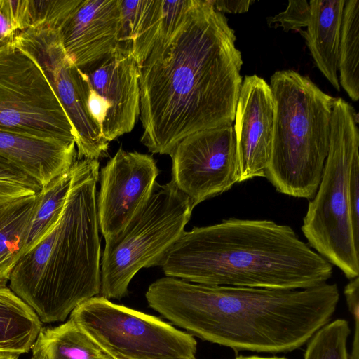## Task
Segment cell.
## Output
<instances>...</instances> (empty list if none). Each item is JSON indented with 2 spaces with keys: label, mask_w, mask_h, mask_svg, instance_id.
<instances>
[{
  "label": "cell",
  "mask_w": 359,
  "mask_h": 359,
  "mask_svg": "<svg viewBox=\"0 0 359 359\" xmlns=\"http://www.w3.org/2000/svg\"><path fill=\"white\" fill-rule=\"evenodd\" d=\"M235 32L210 0H195L186 20L140 69L142 143L170 155L194 133L232 125L243 78Z\"/></svg>",
  "instance_id": "obj_1"
},
{
  "label": "cell",
  "mask_w": 359,
  "mask_h": 359,
  "mask_svg": "<svg viewBox=\"0 0 359 359\" xmlns=\"http://www.w3.org/2000/svg\"><path fill=\"white\" fill-rule=\"evenodd\" d=\"M149 306L203 341L235 351L288 353L299 348L336 311L339 291L327 282L304 289L190 283L163 277L152 283Z\"/></svg>",
  "instance_id": "obj_2"
},
{
  "label": "cell",
  "mask_w": 359,
  "mask_h": 359,
  "mask_svg": "<svg viewBox=\"0 0 359 359\" xmlns=\"http://www.w3.org/2000/svg\"><path fill=\"white\" fill-rule=\"evenodd\" d=\"M160 266L194 283L288 290L327 282L333 271L290 226L238 218L184 231Z\"/></svg>",
  "instance_id": "obj_3"
},
{
  "label": "cell",
  "mask_w": 359,
  "mask_h": 359,
  "mask_svg": "<svg viewBox=\"0 0 359 359\" xmlns=\"http://www.w3.org/2000/svg\"><path fill=\"white\" fill-rule=\"evenodd\" d=\"M98 160L76 159L62 210L13 267L8 287L46 323L64 321L100 293Z\"/></svg>",
  "instance_id": "obj_4"
},
{
  "label": "cell",
  "mask_w": 359,
  "mask_h": 359,
  "mask_svg": "<svg viewBox=\"0 0 359 359\" xmlns=\"http://www.w3.org/2000/svg\"><path fill=\"white\" fill-rule=\"evenodd\" d=\"M269 85L275 116L265 177L280 193L311 200L329 151L335 97L291 69L276 72Z\"/></svg>",
  "instance_id": "obj_5"
},
{
  "label": "cell",
  "mask_w": 359,
  "mask_h": 359,
  "mask_svg": "<svg viewBox=\"0 0 359 359\" xmlns=\"http://www.w3.org/2000/svg\"><path fill=\"white\" fill-rule=\"evenodd\" d=\"M358 124L353 107L335 98L328 154L301 228L309 245L349 280L359 276V245L353 236L348 200L349 175L359 156Z\"/></svg>",
  "instance_id": "obj_6"
},
{
  "label": "cell",
  "mask_w": 359,
  "mask_h": 359,
  "mask_svg": "<svg viewBox=\"0 0 359 359\" xmlns=\"http://www.w3.org/2000/svg\"><path fill=\"white\" fill-rule=\"evenodd\" d=\"M194 208L172 181L154 189L144 208L122 231L105 240L100 263L101 296L122 299L141 269L161 266L185 231Z\"/></svg>",
  "instance_id": "obj_7"
},
{
  "label": "cell",
  "mask_w": 359,
  "mask_h": 359,
  "mask_svg": "<svg viewBox=\"0 0 359 359\" xmlns=\"http://www.w3.org/2000/svg\"><path fill=\"white\" fill-rule=\"evenodd\" d=\"M70 319L114 359H196L191 334L102 296L79 305Z\"/></svg>",
  "instance_id": "obj_8"
},
{
  "label": "cell",
  "mask_w": 359,
  "mask_h": 359,
  "mask_svg": "<svg viewBox=\"0 0 359 359\" xmlns=\"http://www.w3.org/2000/svg\"><path fill=\"white\" fill-rule=\"evenodd\" d=\"M0 130L75 142L69 117L42 70L13 43L0 48Z\"/></svg>",
  "instance_id": "obj_9"
},
{
  "label": "cell",
  "mask_w": 359,
  "mask_h": 359,
  "mask_svg": "<svg viewBox=\"0 0 359 359\" xmlns=\"http://www.w3.org/2000/svg\"><path fill=\"white\" fill-rule=\"evenodd\" d=\"M36 20L16 35L13 43L39 66L64 108L74 129L77 159L98 160L107 153L109 142L89 114L84 72L66 53L57 29Z\"/></svg>",
  "instance_id": "obj_10"
},
{
  "label": "cell",
  "mask_w": 359,
  "mask_h": 359,
  "mask_svg": "<svg viewBox=\"0 0 359 359\" xmlns=\"http://www.w3.org/2000/svg\"><path fill=\"white\" fill-rule=\"evenodd\" d=\"M36 17L57 29L62 46L81 70L118 50L120 0L36 1Z\"/></svg>",
  "instance_id": "obj_11"
},
{
  "label": "cell",
  "mask_w": 359,
  "mask_h": 359,
  "mask_svg": "<svg viewBox=\"0 0 359 359\" xmlns=\"http://www.w3.org/2000/svg\"><path fill=\"white\" fill-rule=\"evenodd\" d=\"M172 180L193 203L220 195L239 183V162L232 125L201 130L174 148Z\"/></svg>",
  "instance_id": "obj_12"
},
{
  "label": "cell",
  "mask_w": 359,
  "mask_h": 359,
  "mask_svg": "<svg viewBox=\"0 0 359 359\" xmlns=\"http://www.w3.org/2000/svg\"><path fill=\"white\" fill-rule=\"evenodd\" d=\"M158 169L153 157L120 147L99 172L97 194L99 227L104 239L123 228L147 204Z\"/></svg>",
  "instance_id": "obj_13"
},
{
  "label": "cell",
  "mask_w": 359,
  "mask_h": 359,
  "mask_svg": "<svg viewBox=\"0 0 359 359\" xmlns=\"http://www.w3.org/2000/svg\"><path fill=\"white\" fill-rule=\"evenodd\" d=\"M90 115L108 142L134 128L140 115V67L134 59L117 50L83 71Z\"/></svg>",
  "instance_id": "obj_14"
},
{
  "label": "cell",
  "mask_w": 359,
  "mask_h": 359,
  "mask_svg": "<svg viewBox=\"0 0 359 359\" xmlns=\"http://www.w3.org/2000/svg\"><path fill=\"white\" fill-rule=\"evenodd\" d=\"M274 116L270 85L255 74L245 76L237 100L233 126L239 183L265 177L271 156Z\"/></svg>",
  "instance_id": "obj_15"
},
{
  "label": "cell",
  "mask_w": 359,
  "mask_h": 359,
  "mask_svg": "<svg viewBox=\"0 0 359 359\" xmlns=\"http://www.w3.org/2000/svg\"><path fill=\"white\" fill-rule=\"evenodd\" d=\"M0 155L42 187L69 170L77 159L74 142L0 130Z\"/></svg>",
  "instance_id": "obj_16"
},
{
  "label": "cell",
  "mask_w": 359,
  "mask_h": 359,
  "mask_svg": "<svg viewBox=\"0 0 359 359\" xmlns=\"http://www.w3.org/2000/svg\"><path fill=\"white\" fill-rule=\"evenodd\" d=\"M309 3L310 18L306 30L299 32L316 66L339 91V55L346 0H311Z\"/></svg>",
  "instance_id": "obj_17"
},
{
  "label": "cell",
  "mask_w": 359,
  "mask_h": 359,
  "mask_svg": "<svg viewBox=\"0 0 359 359\" xmlns=\"http://www.w3.org/2000/svg\"><path fill=\"white\" fill-rule=\"evenodd\" d=\"M120 5L118 50L132 57L140 69L159 36L163 0H120Z\"/></svg>",
  "instance_id": "obj_18"
},
{
  "label": "cell",
  "mask_w": 359,
  "mask_h": 359,
  "mask_svg": "<svg viewBox=\"0 0 359 359\" xmlns=\"http://www.w3.org/2000/svg\"><path fill=\"white\" fill-rule=\"evenodd\" d=\"M35 311L9 287L0 289V353L29 352L41 330Z\"/></svg>",
  "instance_id": "obj_19"
},
{
  "label": "cell",
  "mask_w": 359,
  "mask_h": 359,
  "mask_svg": "<svg viewBox=\"0 0 359 359\" xmlns=\"http://www.w3.org/2000/svg\"><path fill=\"white\" fill-rule=\"evenodd\" d=\"M38 193L0 203V278L11 273L23 255Z\"/></svg>",
  "instance_id": "obj_20"
},
{
  "label": "cell",
  "mask_w": 359,
  "mask_h": 359,
  "mask_svg": "<svg viewBox=\"0 0 359 359\" xmlns=\"http://www.w3.org/2000/svg\"><path fill=\"white\" fill-rule=\"evenodd\" d=\"M339 84L353 101L359 99V0H346L339 55Z\"/></svg>",
  "instance_id": "obj_21"
},
{
  "label": "cell",
  "mask_w": 359,
  "mask_h": 359,
  "mask_svg": "<svg viewBox=\"0 0 359 359\" xmlns=\"http://www.w3.org/2000/svg\"><path fill=\"white\" fill-rule=\"evenodd\" d=\"M46 332L49 359H114L70 318Z\"/></svg>",
  "instance_id": "obj_22"
},
{
  "label": "cell",
  "mask_w": 359,
  "mask_h": 359,
  "mask_svg": "<svg viewBox=\"0 0 359 359\" xmlns=\"http://www.w3.org/2000/svg\"><path fill=\"white\" fill-rule=\"evenodd\" d=\"M71 182L72 167L42 187L38 193V203L31 220L24 252L44 235L60 216Z\"/></svg>",
  "instance_id": "obj_23"
},
{
  "label": "cell",
  "mask_w": 359,
  "mask_h": 359,
  "mask_svg": "<svg viewBox=\"0 0 359 359\" xmlns=\"http://www.w3.org/2000/svg\"><path fill=\"white\" fill-rule=\"evenodd\" d=\"M348 322L337 319L319 329L308 341L304 359H349Z\"/></svg>",
  "instance_id": "obj_24"
},
{
  "label": "cell",
  "mask_w": 359,
  "mask_h": 359,
  "mask_svg": "<svg viewBox=\"0 0 359 359\" xmlns=\"http://www.w3.org/2000/svg\"><path fill=\"white\" fill-rule=\"evenodd\" d=\"M32 0H0V48L11 44L16 35L35 21Z\"/></svg>",
  "instance_id": "obj_25"
},
{
  "label": "cell",
  "mask_w": 359,
  "mask_h": 359,
  "mask_svg": "<svg viewBox=\"0 0 359 359\" xmlns=\"http://www.w3.org/2000/svg\"><path fill=\"white\" fill-rule=\"evenodd\" d=\"M310 18V5L306 0L289 1L286 9L269 18V24L279 23L285 31L306 27Z\"/></svg>",
  "instance_id": "obj_26"
},
{
  "label": "cell",
  "mask_w": 359,
  "mask_h": 359,
  "mask_svg": "<svg viewBox=\"0 0 359 359\" xmlns=\"http://www.w3.org/2000/svg\"><path fill=\"white\" fill-rule=\"evenodd\" d=\"M344 295L354 323V333L349 359H359V277L350 280L345 286Z\"/></svg>",
  "instance_id": "obj_27"
},
{
  "label": "cell",
  "mask_w": 359,
  "mask_h": 359,
  "mask_svg": "<svg viewBox=\"0 0 359 359\" xmlns=\"http://www.w3.org/2000/svg\"><path fill=\"white\" fill-rule=\"evenodd\" d=\"M348 200L353 236L359 245V156L355 158L349 175Z\"/></svg>",
  "instance_id": "obj_28"
},
{
  "label": "cell",
  "mask_w": 359,
  "mask_h": 359,
  "mask_svg": "<svg viewBox=\"0 0 359 359\" xmlns=\"http://www.w3.org/2000/svg\"><path fill=\"white\" fill-rule=\"evenodd\" d=\"M0 180L22 184L37 193L41 189V185L34 178L1 155Z\"/></svg>",
  "instance_id": "obj_29"
},
{
  "label": "cell",
  "mask_w": 359,
  "mask_h": 359,
  "mask_svg": "<svg viewBox=\"0 0 359 359\" xmlns=\"http://www.w3.org/2000/svg\"><path fill=\"white\" fill-rule=\"evenodd\" d=\"M35 194L37 192L22 184L0 180V203Z\"/></svg>",
  "instance_id": "obj_30"
},
{
  "label": "cell",
  "mask_w": 359,
  "mask_h": 359,
  "mask_svg": "<svg viewBox=\"0 0 359 359\" xmlns=\"http://www.w3.org/2000/svg\"><path fill=\"white\" fill-rule=\"evenodd\" d=\"M252 1L250 0H241V1H227V0H217L212 1L215 8L223 13H242L248 11L249 7Z\"/></svg>",
  "instance_id": "obj_31"
},
{
  "label": "cell",
  "mask_w": 359,
  "mask_h": 359,
  "mask_svg": "<svg viewBox=\"0 0 359 359\" xmlns=\"http://www.w3.org/2000/svg\"><path fill=\"white\" fill-rule=\"evenodd\" d=\"M234 359H288L285 357H262V356H257V355H251V356H238L236 357Z\"/></svg>",
  "instance_id": "obj_32"
},
{
  "label": "cell",
  "mask_w": 359,
  "mask_h": 359,
  "mask_svg": "<svg viewBox=\"0 0 359 359\" xmlns=\"http://www.w3.org/2000/svg\"><path fill=\"white\" fill-rule=\"evenodd\" d=\"M9 278L1 277L0 278V289L8 287Z\"/></svg>",
  "instance_id": "obj_33"
},
{
  "label": "cell",
  "mask_w": 359,
  "mask_h": 359,
  "mask_svg": "<svg viewBox=\"0 0 359 359\" xmlns=\"http://www.w3.org/2000/svg\"></svg>",
  "instance_id": "obj_34"
}]
</instances>
